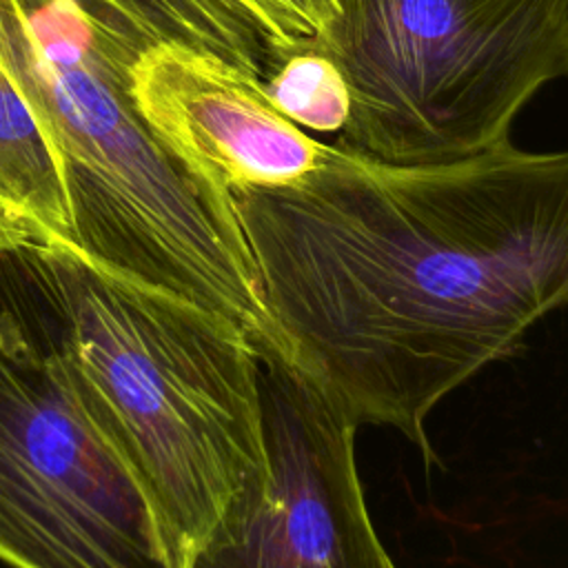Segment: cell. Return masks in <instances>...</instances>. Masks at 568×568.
Instances as JSON below:
<instances>
[{
  "label": "cell",
  "instance_id": "obj_8",
  "mask_svg": "<svg viewBox=\"0 0 568 568\" xmlns=\"http://www.w3.org/2000/svg\"><path fill=\"white\" fill-rule=\"evenodd\" d=\"M0 202L42 246L73 248L60 153L13 73L0 60Z\"/></svg>",
  "mask_w": 568,
  "mask_h": 568
},
{
  "label": "cell",
  "instance_id": "obj_6",
  "mask_svg": "<svg viewBox=\"0 0 568 568\" xmlns=\"http://www.w3.org/2000/svg\"><path fill=\"white\" fill-rule=\"evenodd\" d=\"M257 359L268 470L189 568H397L366 508L355 417L288 348Z\"/></svg>",
  "mask_w": 568,
  "mask_h": 568
},
{
  "label": "cell",
  "instance_id": "obj_9",
  "mask_svg": "<svg viewBox=\"0 0 568 568\" xmlns=\"http://www.w3.org/2000/svg\"><path fill=\"white\" fill-rule=\"evenodd\" d=\"M262 87L271 104L300 129L339 133L348 122V82L339 67L317 49L288 55Z\"/></svg>",
  "mask_w": 568,
  "mask_h": 568
},
{
  "label": "cell",
  "instance_id": "obj_1",
  "mask_svg": "<svg viewBox=\"0 0 568 568\" xmlns=\"http://www.w3.org/2000/svg\"><path fill=\"white\" fill-rule=\"evenodd\" d=\"M233 197L293 357L428 459L433 408L568 302V149L393 164L331 144L297 184Z\"/></svg>",
  "mask_w": 568,
  "mask_h": 568
},
{
  "label": "cell",
  "instance_id": "obj_2",
  "mask_svg": "<svg viewBox=\"0 0 568 568\" xmlns=\"http://www.w3.org/2000/svg\"><path fill=\"white\" fill-rule=\"evenodd\" d=\"M0 60L60 153L73 251L229 317L257 353L284 348L233 193L144 122L138 58L71 0H0Z\"/></svg>",
  "mask_w": 568,
  "mask_h": 568
},
{
  "label": "cell",
  "instance_id": "obj_3",
  "mask_svg": "<svg viewBox=\"0 0 568 568\" xmlns=\"http://www.w3.org/2000/svg\"><path fill=\"white\" fill-rule=\"evenodd\" d=\"M40 255L73 377L189 568L268 470L257 351L229 317L73 248Z\"/></svg>",
  "mask_w": 568,
  "mask_h": 568
},
{
  "label": "cell",
  "instance_id": "obj_4",
  "mask_svg": "<svg viewBox=\"0 0 568 568\" xmlns=\"http://www.w3.org/2000/svg\"><path fill=\"white\" fill-rule=\"evenodd\" d=\"M351 89L337 144L393 164L459 160L510 140L568 78V0H337L320 38Z\"/></svg>",
  "mask_w": 568,
  "mask_h": 568
},
{
  "label": "cell",
  "instance_id": "obj_11",
  "mask_svg": "<svg viewBox=\"0 0 568 568\" xmlns=\"http://www.w3.org/2000/svg\"><path fill=\"white\" fill-rule=\"evenodd\" d=\"M20 244H42L27 222H22L7 204L0 202V248Z\"/></svg>",
  "mask_w": 568,
  "mask_h": 568
},
{
  "label": "cell",
  "instance_id": "obj_7",
  "mask_svg": "<svg viewBox=\"0 0 568 568\" xmlns=\"http://www.w3.org/2000/svg\"><path fill=\"white\" fill-rule=\"evenodd\" d=\"M131 93L151 131L231 193L297 184L331 151L271 104L262 80L189 47L140 55Z\"/></svg>",
  "mask_w": 568,
  "mask_h": 568
},
{
  "label": "cell",
  "instance_id": "obj_10",
  "mask_svg": "<svg viewBox=\"0 0 568 568\" xmlns=\"http://www.w3.org/2000/svg\"><path fill=\"white\" fill-rule=\"evenodd\" d=\"M280 67L315 49L337 13V0H211Z\"/></svg>",
  "mask_w": 568,
  "mask_h": 568
},
{
  "label": "cell",
  "instance_id": "obj_5",
  "mask_svg": "<svg viewBox=\"0 0 568 568\" xmlns=\"http://www.w3.org/2000/svg\"><path fill=\"white\" fill-rule=\"evenodd\" d=\"M40 246L0 248V559L180 568L142 481L73 377Z\"/></svg>",
  "mask_w": 568,
  "mask_h": 568
}]
</instances>
